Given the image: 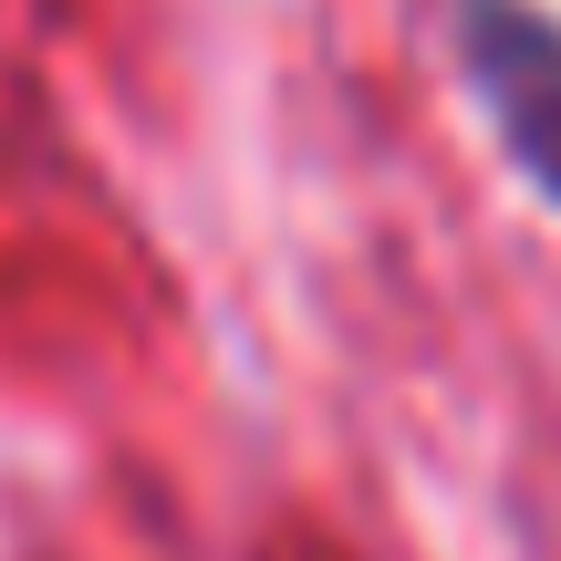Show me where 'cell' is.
I'll return each mask as SVG.
<instances>
[{
	"instance_id": "cell-1",
	"label": "cell",
	"mask_w": 561,
	"mask_h": 561,
	"mask_svg": "<svg viewBox=\"0 0 561 561\" xmlns=\"http://www.w3.org/2000/svg\"><path fill=\"white\" fill-rule=\"evenodd\" d=\"M458 62L520 178L561 208V21L541 0H458Z\"/></svg>"
}]
</instances>
